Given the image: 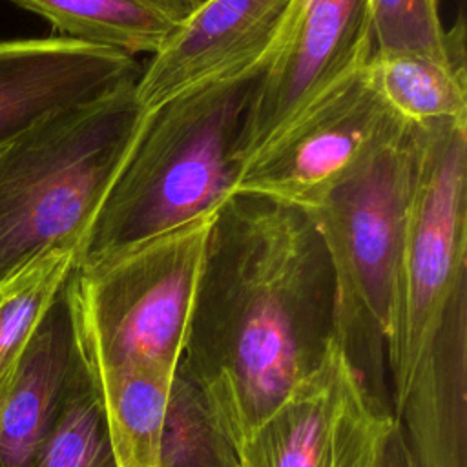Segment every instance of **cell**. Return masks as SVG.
<instances>
[{"label":"cell","mask_w":467,"mask_h":467,"mask_svg":"<svg viewBox=\"0 0 467 467\" xmlns=\"http://www.w3.org/2000/svg\"><path fill=\"white\" fill-rule=\"evenodd\" d=\"M336 337V279L310 215L257 195L226 197L179 363L237 451Z\"/></svg>","instance_id":"6da1fadb"},{"label":"cell","mask_w":467,"mask_h":467,"mask_svg":"<svg viewBox=\"0 0 467 467\" xmlns=\"http://www.w3.org/2000/svg\"><path fill=\"white\" fill-rule=\"evenodd\" d=\"M272 55L204 82L148 115L80 244L77 263L166 234L215 212L232 195L241 170V130Z\"/></svg>","instance_id":"7a4b0ae2"},{"label":"cell","mask_w":467,"mask_h":467,"mask_svg":"<svg viewBox=\"0 0 467 467\" xmlns=\"http://www.w3.org/2000/svg\"><path fill=\"white\" fill-rule=\"evenodd\" d=\"M135 80L0 150V286L49 254L78 255L150 115L137 100Z\"/></svg>","instance_id":"3957f363"},{"label":"cell","mask_w":467,"mask_h":467,"mask_svg":"<svg viewBox=\"0 0 467 467\" xmlns=\"http://www.w3.org/2000/svg\"><path fill=\"white\" fill-rule=\"evenodd\" d=\"M215 212L75 263L66 296L77 352L93 383L128 372H175Z\"/></svg>","instance_id":"277c9868"},{"label":"cell","mask_w":467,"mask_h":467,"mask_svg":"<svg viewBox=\"0 0 467 467\" xmlns=\"http://www.w3.org/2000/svg\"><path fill=\"white\" fill-rule=\"evenodd\" d=\"M418 130L396 119L374 151L316 210L337 292V337L363 374L368 343L385 352L412 201Z\"/></svg>","instance_id":"5b68a950"},{"label":"cell","mask_w":467,"mask_h":467,"mask_svg":"<svg viewBox=\"0 0 467 467\" xmlns=\"http://www.w3.org/2000/svg\"><path fill=\"white\" fill-rule=\"evenodd\" d=\"M418 130V161L385 354L394 409L445 316L467 301V122Z\"/></svg>","instance_id":"8992f818"},{"label":"cell","mask_w":467,"mask_h":467,"mask_svg":"<svg viewBox=\"0 0 467 467\" xmlns=\"http://www.w3.org/2000/svg\"><path fill=\"white\" fill-rule=\"evenodd\" d=\"M396 429L339 337L321 365L246 436L241 467H378Z\"/></svg>","instance_id":"52a82bcc"},{"label":"cell","mask_w":467,"mask_h":467,"mask_svg":"<svg viewBox=\"0 0 467 467\" xmlns=\"http://www.w3.org/2000/svg\"><path fill=\"white\" fill-rule=\"evenodd\" d=\"M394 120L363 66L270 137L241 166L232 193L308 213L359 168Z\"/></svg>","instance_id":"ba28073f"},{"label":"cell","mask_w":467,"mask_h":467,"mask_svg":"<svg viewBox=\"0 0 467 467\" xmlns=\"http://www.w3.org/2000/svg\"><path fill=\"white\" fill-rule=\"evenodd\" d=\"M374 51L367 0H294L285 35L252 95L237 144L241 166Z\"/></svg>","instance_id":"9c48e42d"},{"label":"cell","mask_w":467,"mask_h":467,"mask_svg":"<svg viewBox=\"0 0 467 467\" xmlns=\"http://www.w3.org/2000/svg\"><path fill=\"white\" fill-rule=\"evenodd\" d=\"M294 0H210L179 22L135 80L146 113L274 53Z\"/></svg>","instance_id":"30bf717a"},{"label":"cell","mask_w":467,"mask_h":467,"mask_svg":"<svg viewBox=\"0 0 467 467\" xmlns=\"http://www.w3.org/2000/svg\"><path fill=\"white\" fill-rule=\"evenodd\" d=\"M140 64L119 49L67 36L0 42V150L44 120L135 80Z\"/></svg>","instance_id":"8fae6325"},{"label":"cell","mask_w":467,"mask_h":467,"mask_svg":"<svg viewBox=\"0 0 467 467\" xmlns=\"http://www.w3.org/2000/svg\"><path fill=\"white\" fill-rule=\"evenodd\" d=\"M78 363L66 281L0 381V467H33Z\"/></svg>","instance_id":"7c38bea8"},{"label":"cell","mask_w":467,"mask_h":467,"mask_svg":"<svg viewBox=\"0 0 467 467\" xmlns=\"http://www.w3.org/2000/svg\"><path fill=\"white\" fill-rule=\"evenodd\" d=\"M465 398L467 301H460L392 410L416 467H467Z\"/></svg>","instance_id":"4fadbf2b"},{"label":"cell","mask_w":467,"mask_h":467,"mask_svg":"<svg viewBox=\"0 0 467 467\" xmlns=\"http://www.w3.org/2000/svg\"><path fill=\"white\" fill-rule=\"evenodd\" d=\"M365 75L385 108L409 126L467 122L465 44L447 57L374 49Z\"/></svg>","instance_id":"5bb4252c"},{"label":"cell","mask_w":467,"mask_h":467,"mask_svg":"<svg viewBox=\"0 0 467 467\" xmlns=\"http://www.w3.org/2000/svg\"><path fill=\"white\" fill-rule=\"evenodd\" d=\"M62 36L128 55L153 53L177 22L161 0H13Z\"/></svg>","instance_id":"9a60e30c"},{"label":"cell","mask_w":467,"mask_h":467,"mask_svg":"<svg viewBox=\"0 0 467 467\" xmlns=\"http://www.w3.org/2000/svg\"><path fill=\"white\" fill-rule=\"evenodd\" d=\"M171 378L173 374L128 372L91 381L106 412L119 467H155Z\"/></svg>","instance_id":"2e32d148"},{"label":"cell","mask_w":467,"mask_h":467,"mask_svg":"<svg viewBox=\"0 0 467 467\" xmlns=\"http://www.w3.org/2000/svg\"><path fill=\"white\" fill-rule=\"evenodd\" d=\"M155 467H241L235 443L181 363L168 390Z\"/></svg>","instance_id":"e0dca14e"},{"label":"cell","mask_w":467,"mask_h":467,"mask_svg":"<svg viewBox=\"0 0 467 467\" xmlns=\"http://www.w3.org/2000/svg\"><path fill=\"white\" fill-rule=\"evenodd\" d=\"M33 467H119L102 401L80 358Z\"/></svg>","instance_id":"ac0fdd59"},{"label":"cell","mask_w":467,"mask_h":467,"mask_svg":"<svg viewBox=\"0 0 467 467\" xmlns=\"http://www.w3.org/2000/svg\"><path fill=\"white\" fill-rule=\"evenodd\" d=\"M75 263L77 252H55L0 286V381L22 354Z\"/></svg>","instance_id":"d6986e66"},{"label":"cell","mask_w":467,"mask_h":467,"mask_svg":"<svg viewBox=\"0 0 467 467\" xmlns=\"http://www.w3.org/2000/svg\"><path fill=\"white\" fill-rule=\"evenodd\" d=\"M376 51L447 57L465 44V24L445 29L440 0H367Z\"/></svg>","instance_id":"ffe728a7"},{"label":"cell","mask_w":467,"mask_h":467,"mask_svg":"<svg viewBox=\"0 0 467 467\" xmlns=\"http://www.w3.org/2000/svg\"><path fill=\"white\" fill-rule=\"evenodd\" d=\"M378 467H416L398 421H396V429L392 431V434L383 449Z\"/></svg>","instance_id":"44dd1931"},{"label":"cell","mask_w":467,"mask_h":467,"mask_svg":"<svg viewBox=\"0 0 467 467\" xmlns=\"http://www.w3.org/2000/svg\"><path fill=\"white\" fill-rule=\"evenodd\" d=\"M210 0H161L164 9L170 13V16L179 24L184 18H188L192 13H195L199 7H202Z\"/></svg>","instance_id":"7402d4cb"}]
</instances>
